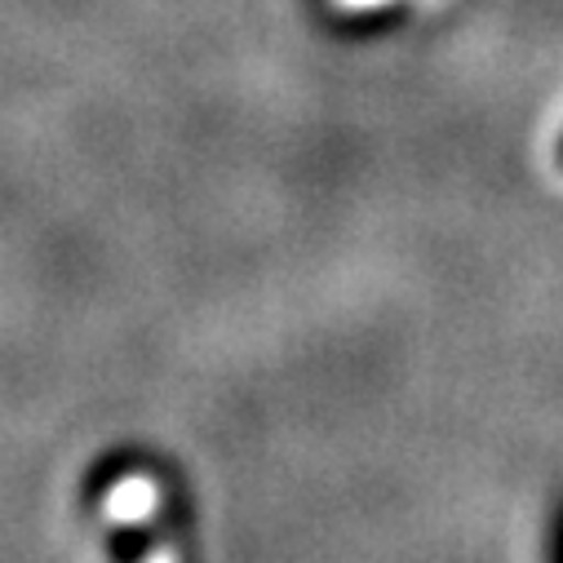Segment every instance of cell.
<instances>
[{
	"label": "cell",
	"mask_w": 563,
	"mask_h": 563,
	"mask_svg": "<svg viewBox=\"0 0 563 563\" xmlns=\"http://www.w3.org/2000/svg\"><path fill=\"white\" fill-rule=\"evenodd\" d=\"M161 506H165V488L152 475L133 471V475L111 479V488L102 493V506L98 510H102V519L111 528H143Z\"/></svg>",
	"instance_id": "6da1fadb"
},
{
	"label": "cell",
	"mask_w": 563,
	"mask_h": 563,
	"mask_svg": "<svg viewBox=\"0 0 563 563\" xmlns=\"http://www.w3.org/2000/svg\"><path fill=\"white\" fill-rule=\"evenodd\" d=\"M143 563H178V550L174 545H152Z\"/></svg>",
	"instance_id": "7a4b0ae2"
},
{
	"label": "cell",
	"mask_w": 563,
	"mask_h": 563,
	"mask_svg": "<svg viewBox=\"0 0 563 563\" xmlns=\"http://www.w3.org/2000/svg\"><path fill=\"white\" fill-rule=\"evenodd\" d=\"M559 156H563V152H559Z\"/></svg>",
	"instance_id": "3957f363"
}]
</instances>
